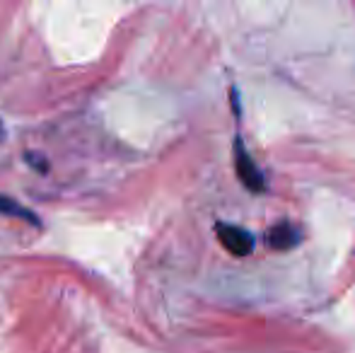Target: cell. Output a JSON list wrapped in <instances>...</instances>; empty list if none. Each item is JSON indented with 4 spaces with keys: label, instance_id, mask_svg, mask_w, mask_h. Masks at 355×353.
<instances>
[{
    "label": "cell",
    "instance_id": "obj_1",
    "mask_svg": "<svg viewBox=\"0 0 355 353\" xmlns=\"http://www.w3.org/2000/svg\"><path fill=\"white\" fill-rule=\"evenodd\" d=\"M234 172H237L239 182L244 184V187L249 189V191H263L266 189V179H263L261 170L257 167V162L249 157L247 148H244V143L234 141Z\"/></svg>",
    "mask_w": 355,
    "mask_h": 353
},
{
    "label": "cell",
    "instance_id": "obj_5",
    "mask_svg": "<svg viewBox=\"0 0 355 353\" xmlns=\"http://www.w3.org/2000/svg\"><path fill=\"white\" fill-rule=\"evenodd\" d=\"M0 138H3V128H0Z\"/></svg>",
    "mask_w": 355,
    "mask_h": 353
},
{
    "label": "cell",
    "instance_id": "obj_4",
    "mask_svg": "<svg viewBox=\"0 0 355 353\" xmlns=\"http://www.w3.org/2000/svg\"><path fill=\"white\" fill-rule=\"evenodd\" d=\"M0 213L3 216H12V218H19V221L29 223V225H39V218L34 211H29V208H24L22 203H17L15 198L10 196H3L0 193Z\"/></svg>",
    "mask_w": 355,
    "mask_h": 353
},
{
    "label": "cell",
    "instance_id": "obj_2",
    "mask_svg": "<svg viewBox=\"0 0 355 353\" xmlns=\"http://www.w3.org/2000/svg\"><path fill=\"white\" fill-rule=\"evenodd\" d=\"M215 232H218V240L230 255L234 257H247L252 255L254 250V237L249 235L244 227L237 225H227V223H218L215 225Z\"/></svg>",
    "mask_w": 355,
    "mask_h": 353
},
{
    "label": "cell",
    "instance_id": "obj_3",
    "mask_svg": "<svg viewBox=\"0 0 355 353\" xmlns=\"http://www.w3.org/2000/svg\"><path fill=\"white\" fill-rule=\"evenodd\" d=\"M297 242H300V232H297V227L290 225V223H281V225L271 227V230L266 232V245L278 252L290 250V247H295Z\"/></svg>",
    "mask_w": 355,
    "mask_h": 353
}]
</instances>
